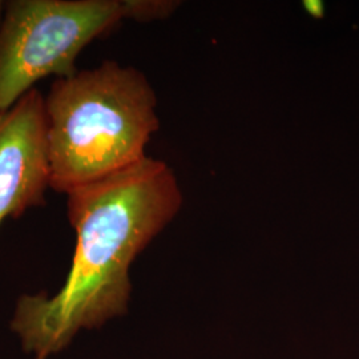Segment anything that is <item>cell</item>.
Instances as JSON below:
<instances>
[{"label": "cell", "instance_id": "cell-1", "mask_svg": "<svg viewBox=\"0 0 359 359\" xmlns=\"http://www.w3.org/2000/svg\"><path fill=\"white\" fill-rule=\"evenodd\" d=\"M67 197L76 248L65 285L52 297L20 295L10 321L34 359L51 358L80 332L128 313L132 264L184 204L173 168L149 156Z\"/></svg>", "mask_w": 359, "mask_h": 359}, {"label": "cell", "instance_id": "cell-2", "mask_svg": "<svg viewBox=\"0 0 359 359\" xmlns=\"http://www.w3.org/2000/svg\"><path fill=\"white\" fill-rule=\"evenodd\" d=\"M46 116L50 185L65 194L140 163L160 129L148 77L115 60L55 79Z\"/></svg>", "mask_w": 359, "mask_h": 359}, {"label": "cell", "instance_id": "cell-3", "mask_svg": "<svg viewBox=\"0 0 359 359\" xmlns=\"http://www.w3.org/2000/svg\"><path fill=\"white\" fill-rule=\"evenodd\" d=\"M124 19V0L6 1L0 25V112L44 77L74 76L80 52Z\"/></svg>", "mask_w": 359, "mask_h": 359}, {"label": "cell", "instance_id": "cell-4", "mask_svg": "<svg viewBox=\"0 0 359 359\" xmlns=\"http://www.w3.org/2000/svg\"><path fill=\"white\" fill-rule=\"evenodd\" d=\"M50 180L46 96L34 88L0 112V224L44 205Z\"/></svg>", "mask_w": 359, "mask_h": 359}, {"label": "cell", "instance_id": "cell-5", "mask_svg": "<svg viewBox=\"0 0 359 359\" xmlns=\"http://www.w3.org/2000/svg\"><path fill=\"white\" fill-rule=\"evenodd\" d=\"M175 0H124L126 19L135 22H154L169 18L180 7Z\"/></svg>", "mask_w": 359, "mask_h": 359}, {"label": "cell", "instance_id": "cell-6", "mask_svg": "<svg viewBox=\"0 0 359 359\" xmlns=\"http://www.w3.org/2000/svg\"><path fill=\"white\" fill-rule=\"evenodd\" d=\"M305 11L310 15L311 18H316V19H321L325 13V6L323 3L320 0H306L302 3Z\"/></svg>", "mask_w": 359, "mask_h": 359}, {"label": "cell", "instance_id": "cell-7", "mask_svg": "<svg viewBox=\"0 0 359 359\" xmlns=\"http://www.w3.org/2000/svg\"><path fill=\"white\" fill-rule=\"evenodd\" d=\"M4 8H6V1H0V25H1V22H3Z\"/></svg>", "mask_w": 359, "mask_h": 359}]
</instances>
